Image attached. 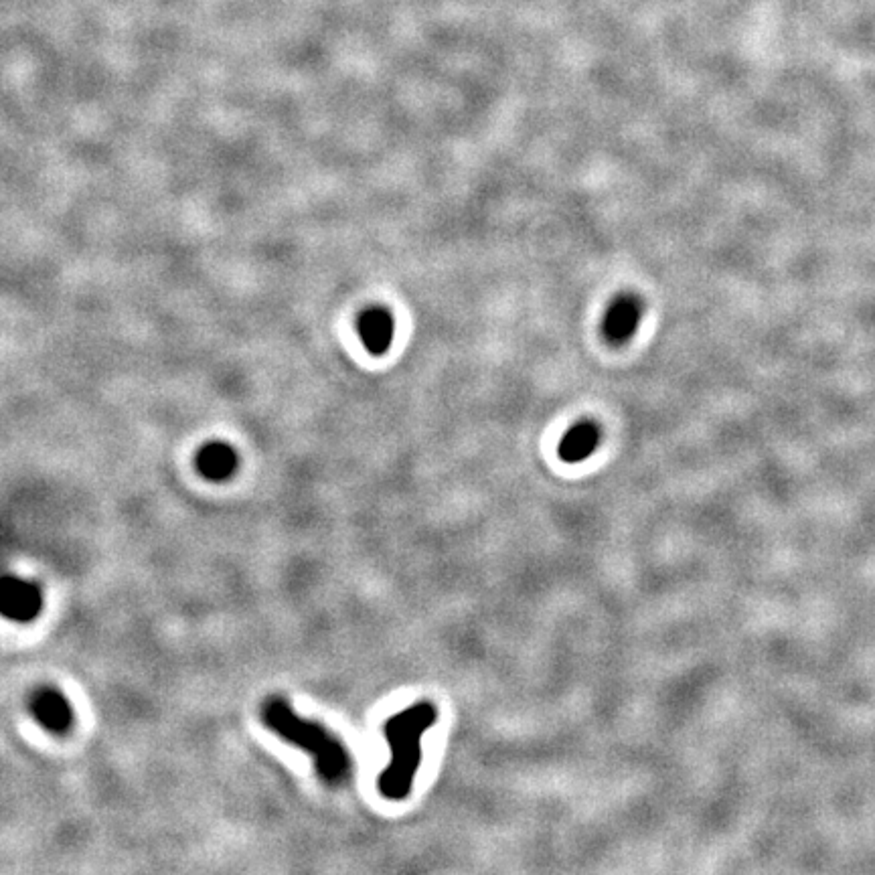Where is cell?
<instances>
[{
  "label": "cell",
  "instance_id": "obj_8",
  "mask_svg": "<svg viewBox=\"0 0 875 875\" xmlns=\"http://www.w3.org/2000/svg\"><path fill=\"white\" fill-rule=\"evenodd\" d=\"M237 466L235 450L227 444H207L197 456V468L209 481H225Z\"/></svg>",
  "mask_w": 875,
  "mask_h": 875
},
{
  "label": "cell",
  "instance_id": "obj_1",
  "mask_svg": "<svg viewBox=\"0 0 875 875\" xmlns=\"http://www.w3.org/2000/svg\"><path fill=\"white\" fill-rule=\"evenodd\" d=\"M438 711L422 701L387 720L383 734L391 750V760L379 774V790L389 801H404L412 792L416 772L422 762V736L436 724Z\"/></svg>",
  "mask_w": 875,
  "mask_h": 875
},
{
  "label": "cell",
  "instance_id": "obj_6",
  "mask_svg": "<svg viewBox=\"0 0 875 875\" xmlns=\"http://www.w3.org/2000/svg\"><path fill=\"white\" fill-rule=\"evenodd\" d=\"M602 442V430L594 420H582L572 426L560 442V458L568 464H578L590 458Z\"/></svg>",
  "mask_w": 875,
  "mask_h": 875
},
{
  "label": "cell",
  "instance_id": "obj_3",
  "mask_svg": "<svg viewBox=\"0 0 875 875\" xmlns=\"http://www.w3.org/2000/svg\"><path fill=\"white\" fill-rule=\"evenodd\" d=\"M643 314H645V304L641 296H636L632 292H624L616 296L602 318L604 339L616 347L626 345L636 335V331H639Z\"/></svg>",
  "mask_w": 875,
  "mask_h": 875
},
{
  "label": "cell",
  "instance_id": "obj_2",
  "mask_svg": "<svg viewBox=\"0 0 875 875\" xmlns=\"http://www.w3.org/2000/svg\"><path fill=\"white\" fill-rule=\"evenodd\" d=\"M262 720L282 740L308 752L325 782L339 784L349 776L351 762L345 746L327 728L302 720L284 699H268L262 707Z\"/></svg>",
  "mask_w": 875,
  "mask_h": 875
},
{
  "label": "cell",
  "instance_id": "obj_7",
  "mask_svg": "<svg viewBox=\"0 0 875 875\" xmlns=\"http://www.w3.org/2000/svg\"><path fill=\"white\" fill-rule=\"evenodd\" d=\"M359 325H361L363 343L371 353L381 355L389 349V345L393 341V318L387 310L373 308V310L365 312L361 316Z\"/></svg>",
  "mask_w": 875,
  "mask_h": 875
},
{
  "label": "cell",
  "instance_id": "obj_5",
  "mask_svg": "<svg viewBox=\"0 0 875 875\" xmlns=\"http://www.w3.org/2000/svg\"><path fill=\"white\" fill-rule=\"evenodd\" d=\"M35 720L53 734H65L73 722L69 701L55 689H39L31 699Z\"/></svg>",
  "mask_w": 875,
  "mask_h": 875
},
{
  "label": "cell",
  "instance_id": "obj_4",
  "mask_svg": "<svg viewBox=\"0 0 875 875\" xmlns=\"http://www.w3.org/2000/svg\"><path fill=\"white\" fill-rule=\"evenodd\" d=\"M43 606L41 592L35 584L7 576L0 590V612L5 618L17 622L33 620Z\"/></svg>",
  "mask_w": 875,
  "mask_h": 875
}]
</instances>
